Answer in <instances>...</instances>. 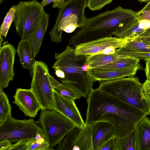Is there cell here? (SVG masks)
<instances>
[{
	"label": "cell",
	"mask_w": 150,
	"mask_h": 150,
	"mask_svg": "<svg viewBox=\"0 0 150 150\" xmlns=\"http://www.w3.org/2000/svg\"><path fill=\"white\" fill-rule=\"evenodd\" d=\"M88 0H72L59 8L55 25L49 33L52 41L59 43L62 41L64 31L71 33L77 28L80 29L87 24L88 18L85 16V10Z\"/></svg>",
	"instance_id": "cell-5"
},
{
	"label": "cell",
	"mask_w": 150,
	"mask_h": 150,
	"mask_svg": "<svg viewBox=\"0 0 150 150\" xmlns=\"http://www.w3.org/2000/svg\"><path fill=\"white\" fill-rule=\"evenodd\" d=\"M16 11V6L13 5L6 13L1 25L0 29V35L5 38L11 25L13 21Z\"/></svg>",
	"instance_id": "cell-26"
},
{
	"label": "cell",
	"mask_w": 150,
	"mask_h": 150,
	"mask_svg": "<svg viewBox=\"0 0 150 150\" xmlns=\"http://www.w3.org/2000/svg\"><path fill=\"white\" fill-rule=\"evenodd\" d=\"M116 137H114L105 143L99 150H115V140Z\"/></svg>",
	"instance_id": "cell-34"
},
{
	"label": "cell",
	"mask_w": 150,
	"mask_h": 150,
	"mask_svg": "<svg viewBox=\"0 0 150 150\" xmlns=\"http://www.w3.org/2000/svg\"><path fill=\"white\" fill-rule=\"evenodd\" d=\"M121 56L123 57H129L137 58L139 60L150 59V52H142L126 50L122 48H119Z\"/></svg>",
	"instance_id": "cell-30"
},
{
	"label": "cell",
	"mask_w": 150,
	"mask_h": 150,
	"mask_svg": "<svg viewBox=\"0 0 150 150\" xmlns=\"http://www.w3.org/2000/svg\"><path fill=\"white\" fill-rule=\"evenodd\" d=\"M81 128L77 127L69 132L63 138L54 150H76V144L78 134Z\"/></svg>",
	"instance_id": "cell-23"
},
{
	"label": "cell",
	"mask_w": 150,
	"mask_h": 150,
	"mask_svg": "<svg viewBox=\"0 0 150 150\" xmlns=\"http://www.w3.org/2000/svg\"><path fill=\"white\" fill-rule=\"evenodd\" d=\"M93 150L92 129L91 125H85L81 128L78 134L76 150Z\"/></svg>",
	"instance_id": "cell-21"
},
{
	"label": "cell",
	"mask_w": 150,
	"mask_h": 150,
	"mask_svg": "<svg viewBox=\"0 0 150 150\" xmlns=\"http://www.w3.org/2000/svg\"><path fill=\"white\" fill-rule=\"evenodd\" d=\"M55 74L56 75L61 79H63L65 77V74L64 72L59 69H55Z\"/></svg>",
	"instance_id": "cell-41"
},
{
	"label": "cell",
	"mask_w": 150,
	"mask_h": 150,
	"mask_svg": "<svg viewBox=\"0 0 150 150\" xmlns=\"http://www.w3.org/2000/svg\"><path fill=\"white\" fill-rule=\"evenodd\" d=\"M44 132L32 119L22 120L8 116L0 125V141L7 139L11 143L35 137L38 132Z\"/></svg>",
	"instance_id": "cell-9"
},
{
	"label": "cell",
	"mask_w": 150,
	"mask_h": 150,
	"mask_svg": "<svg viewBox=\"0 0 150 150\" xmlns=\"http://www.w3.org/2000/svg\"><path fill=\"white\" fill-rule=\"evenodd\" d=\"M150 10V0L148 1L147 4L139 12H143L144 11Z\"/></svg>",
	"instance_id": "cell-42"
},
{
	"label": "cell",
	"mask_w": 150,
	"mask_h": 150,
	"mask_svg": "<svg viewBox=\"0 0 150 150\" xmlns=\"http://www.w3.org/2000/svg\"><path fill=\"white\" fill-rule=\"evenodd\" d=\"M137 36L145 37H150V32H145L141 33Z\"/></svg>",
	"instance_id": "cell-43"
},
{
	"label": "cell",
	"mask_w": 150,
	"mask_h": 150,
	"mask_svg": "<svg viewBox=\"0 0 150 150\" xmlns=\"http://www.w3.org/2000/svg\"><path fill=\"white\" fill-rule=\"evenodd\" d=\"M133 39L129 37H110L102 38L80 44L74 47L76 55L90 56L100 53L105 48L113 47L116 49L123 47Z\"/></svg>",
	"instance_id": "cell-10"
},
{
	"label": "cell",
	"mask_w": 150,
	"mask_h": 150,
	"mask_svg": "<svg viewBox=\"0 0 150 150\" xmlns=\"http://www.w3.org/2000/svg\"><path fill=\"white\" fill-rule=\"evenodd\" d=\"M141 68V65L139 63L135 66L124 69L103 71L90 70L89 71V73L96 81H108L126 76H133Z\"/></svg>",
	"instance_id": "cell-15"
},
{
	"label": "cell",
	"mask_w": 150,
	"mask_h": 150,
	"mask_svg": "<svg viewBox=\"0 0 150 150\" xmlns=\"http://www.w3.org/2000/svg\"><path fill=\"white\" fill-rule=\"evenodd\" d=\"M135 131L123 137H116L115 150H135Z\"/></svg>",
	"instance_id": "cell-24"
},
{
	"label": "cell",
	"mask_w": 150,
	"mask_h": 150,
	"mask_svg": "<svg viewBox=\"0 0 150 150\" xmlns=\"http://www.w3.org/2000/svg\"><path fill=\"white\" fill-rule=\"evenodd\" d=\"M54 110L70 120L76 127L82 128L85 125L74 99L60 95L54 89Z\"/></svg>",
	"instance_id": "cell-12"
},
{
	"label": "cell",
	"mask_w": 150,
	"mask_h": 150,
	"mask_svg": "<svg viewBox=\"0 0 150 150\" xmlns=\"http://www.w3.org/2000/svg\"><path fill=\"white\" fill-rule=\"evenodd\" d=\"M16 51L14 46L7 41L0 47V87L8 86L14 76L13 66Z\"/></svg>",
	"instance_id": "cell-11"
},
{
	"label": "cell",
	"mask_w": 150,
	"mask_h": 150,
	"mask_svg": "<svg viewBox=\"0 0 150 150\" xmlns=\"http://www.w3.org/2000/svg\"><path fill=\"white\" fill-rule=\"evenodd\" d=\"M146 31V32H150V28H149Z\"/></svg>",
	"instance_id": "cell-47"
},
{
	"label": "cell",
	"mask_w": 150,
	"mask_h": 150,
	"mask_svg": "<svg viewBox=\"0 0 150 150\" xmlns=\"http://www.w3.org/2000/svg\"><path fill=\"white\" fill-rule=\"evenodd\" d=\"M118 48L116 49L115 52L110 54H97L88 56L86 62L90 66V70L92 69L115 61L122 57Z\"/></svg>",
	"instance_id": "cell-20"
},
{
	"label": "cell",
	"mask_w": 150,
	"mask_h": 150,
	"mask_svg": "<svg viewBox=\"0 0 150 150\" xmlns=\"http://www.w3.org/2000/svg\"><path fill=\"white\" fill-rule=\"evenodd\" d=\"M4 1V0H0V4L2 3Z\"/></svg>",
	"instance_id": "cell-46"
},
{
	"label": "cell",
	"mask_w": 150,
	"mask_h": 150,
	"mask_svg": "<svg viewBox=\"0 0 150 150\" xmlns=\"http://www.w3.org/2000/svg\"><path fill=\"white\" fill-rule=\"evenodd\" d=\"M29 139H21L13 144L8 150H26L27 143Z\"/></svg>",
	"instance_id": "cell-32"
},
{
	"label": "cell",
	"mask_w": 150,
	"mask_h": 150,
	"mask_svg": "<svg viewBox=\"0 0 150 150\" xmlns=\"http://www.w3.org/2000/svg\"><path fill=\"white\" fill-rule=\"evenodd\" d=\"M90 125L92 129L93 150H99L105 143L115 137L113 126L108 122H98Z\"/></svg>",
	"instance_id": "cell-14"
},
{
	"label": "cell",
	"mask_w": 150,
	"mask_h": 150,
	"mask_svg": "<svg viewBox=\"0 0 150 150\" xmlns=\"http://www.w3.org/2000/svg\"><path fill=\"white\" fill-rule=\"evenodd\" d=\"M52 2H53V8L57 7L59 8L62 6L66 3L64 0H43L41 3L44 7Z\"/></svg>",
	"instance_id": "cell-33"
},
{
	"label": "cell",
	"mask_w": 150,
	"mask_h": 150,
	"mask_svg": "<svg viewBox=\"0 0 150 150\" xmlns=\"http://www.w3.org/2000/svg\"><path fill=\"white\" fill-rule=\"evenodd\" d=\"M3 41L2 37V36L0 35V47L1 46L2 42Z\"/></svg>",
	"instance_id": "cell-44"
},
{
	"label": "cell",
	"mask_w": 150,
	"mask_h": 150,
	"mask_svg": "<svg viewBox=\"0 0 150 150\" xmlns=\"http://www.w3.org/2000/svg\"><path fill=\"white\" fill-rule=\"evenodd\" d=\"M16 6L13 22L17 34L21 40H30L39 25L44 7L37 0L21 1Z\"/></svg>",
	"instance_id": "cell-6"
},
{
	"label": "cell",
	"mask_w": 150,
	"mask_h": 150,
	"mask_svg": "<svg viewBox=\"0 0 150 150\" xmlns=\"http://www.w3.org/2000/svg\"><path fill=\"white\" fill-rule=\"evenodd\" d=\"M98 81V90L142 111L147 116L150 114V102L137 77L131 76Z\"/></svg>",
	"instance_id": "cell-4"
},
{
	"label": "cell",
	"mask_w": 150,
	"mask_h": 150,
	"mask_svg": "<svg viewBox=\"0 0 150 150\" xmlns=\"http://www.w3.org/2000/svg\"><path fill=\"white\" fill-rule=\"evenodd\" d=\"M71 0H65V2H68V1H71Z\"/></svg>",
	"instance_id": "cell-48"
},
{
	"label": "cell",
	"mask_w": 150,
	"mask_h": 150,
	"mask_svg": "<svg viewBox=\"0 0 150 150\" xmlns=\"http://www.w3.org/2000/svg\"><path fill=\"white\" fill-rule=\"evenodd\" d=\"M50 75L47 65L41 61H35L30 89L41 105V110L54 108V88Z\"/></svg>",
	"instance_id": "cell-8"
},
{
	"label": "cell",
	"mask_w": 150,
	"mask_h": 150,
	"mask_svg": "<svg viewBox=\"0 0 150 150\" xmlns=\"http://www.w3.org/2000/svg\"><path fill=\"white\" fill-rule=\"evenodd\" d=\"M0 94V125L8 116L11 115V107L7 95L4 92Z\"/></svg>",
	"instance_id": "cell-27"
},
{
	"label": "cell",
	"mask_w": 150,
	"mask_h": 150,
	"mask_svg": "<svg viewBox=\"0 0 150 150\" xmlns=\"http://www.w3.org/2000/svg\"><path fill=\"white\" fill-rule=\"evenodd\" d=\"M140 61L138 59L133 57H125L114 62L91 69L95 71H103L126 69L135 66Z\"/></svg>",
	"instance_id": "cell-19"
},
{
	"label": "cell",
	"mask_w": 150,
	"mask_h": 150,
	"mask_svg": "<svg viewBox=\"0 0 150 150\" xmlns=\"http://www.w3.org/2000/svg\"><path fill=\"white\" fill-rule=\"evenodd\" d=\"M122 47L131 51L150 52V44L134 40L133 39Z\"/></svg>",
	"instance_id": "cell-28"
},
{
	"label": "cell",
	"mask_w": 150,
	"mask_h": 150,
	"mask_svg": "<svg viewBox=\"0 0 150 150\" xmlns=\"http://www.w3.org/2000/svg\"><path fill=\"white\" fill-rule=\"evenodd\" d=\"M88 57L76 55L75 49L68 45L61 53H55V62L52 67L55 70L59 69L64 72L65 78L60 79L62 83H69L86 98L96 81L89 71H84L82 69Z\"/></svg>",
	"instance_id": "cell-3"
},
{
	"label": "cell",
	"mask_w": 150,
	"mask_h": 150,
	"mask_svg": "<svg viewBox=\"0 0 150 150\" xmlns=\"http://www.w3.org/2000/svg\"><path fill=\"white\" fill-rule=\"evenodd\" d=\"M38 122L52 150L69 132L76 127L70 120L54 110H42Z\"/></svg>",
	"instance_id": "cell-7"
},
{
	"label": "cell",
	"mask_w": 150,
	"mask_h": 150,
	"mask_svg": "<svg viewBox=\"0 0 150 150\" xmlns=\"http://www.w3.org/2000/svg\"><path fill=\"white\" fill-rule=\"evenodd\" d=\"M52 150L47 140L43 141L37 140L35 137L29 139L28 142L26 150Z\"/></svg>",
	"instance_id": "cell-29"
},
{
	"label": "cell",
	"mask_w": 150,
	"mask_h": 150,
	"mask_svg": "<svg viewBox=\"0 0 150 150\" xmlns=\"http://www.w3.org/2000/svg\"><path fill=\"white\" fill-rule=\"evenodd\" d=\"M137 12L120 6L88 18L85 26L77 31L68 41L73 47L83 42L100 38L112 37L133 23Z\"/></svg>",
	"instance_id": "cell-2"
},
{
	"label": "cell",
	"mask_w": 150,
	"mask_h": 150,
	"mask_svg": "<svg viewBox=\"0 0 150 150\" xmlns=\"http://www.w3.org/2000/svg\"><path fill=\"white\" fill-rule=\"evenodd\" d=\"M113 0H88L86 7L91 11L99 10Z\"/></svg>",
	"instance_id": "cell-31"
},
{
	"label": "cell",
	"mask_w": 150,
	"mask_h": 150,
	"mask_svg": "<svg viewBox=\"0 0 150 150\" xmlns=\"http://www.w3.org/2000/svg\"><path fill=\"white\" fill-rule=\"evenodd\" d=\"M12 144V143L6 139L0 141V150H8Z\"/></svg>",
	"instance_id": "cell-37"
},
{
	"label": "cell",
	"mask_w": 150,
	"mask_h": 150,
	"mask_svg": "<svg viewBox=\"0 0 150 150\" xmlns=\"http://www.w3.org/2000/svg\"><path fill=\"white\" fill-rule=\"evenodd\" d=\"M146 31L141 27L139 21L137 19L132 24L125 29L117 32L114 34L117 37H129L133 38Z\"/></svg>",
	"instance_id": "cell-25"
},
{
	"label": "cell",
	"mask_w": 150,
	"mask_h": 150,
	"mask_svg": "<svg viewBox=\"0 0 150 150\" xmlns=\"http://www.w3.org/2000/svg\"><path fill=\"white\" fill-rule=\"evenodd\" d=\"M49 77L54 89L60 95L75 100L79 99L82 97L79 93L68 84L60 83L50 75Z\"/></svg>",
	"instance_id": "cell-22"
},
{
	"label": "cell",
	"mask_w": 150,
	"mask_h": 150,
	"mask_svg": "<svg viewBox=\"0 0 150 150\" xmlns=\"http://www.w3.org/2000/svg\"><path fill=\"white\" fill-rule=\"evenodd\" d=\"M16 51L22 66L25 69H29L32 76L35 61L30 40H21Z\"/></svg>",
	"instance_id": "cell-17"
},
{
	"label": "cell",
	"mask_w": 150,
	"mask_h": 150,
	"mask_svg": "<svg viewBox=\"0 0 150 150\" xmlns=\"http://www.w3.org/2000/svg\"><path fill=\"white\" fill-rule=\"evenodd\" d=\"M116 48L113 47H110L105 48L100 53V54H110L114 53Z\"/></svg>",
	"instance_id": "cell-40"
},
{
	"label": "cell",
	"mask_w": 150,
	"mask_h": 150,
	"mask_svg": "<svg viewBox=\"0 0 150 150\" xmlns=\"http://www.w3.org/2000/svg\"><path fill=\"white\" fill-rule=\"evenodd\" d=\"M135 150H150V120L146 116L135 130Z\"/></svg>",
	"instance_id": "cell-16"
},
{
	"label": "cell",
	"mask_w": 150,
	"mask_h": 150,
	"mask_svg": "<svg viewBox=\"0 0 150 150\" xmlns=\"http://www.w3.org/2000/svg\"><path fill=\"white\" fill-rule=\"evenodd\" d=\"M85 124L108 122L113 126L116 137L125 136L135 130L146 114L142 111L97 88L87 98Z\"/></svg>",
	"instance_id": "cell-1"
},
{
	"label": "cell",
	"mask_w": 150,
	"mask_h": 150,
	"mask_svg": "<svg viewBox=\"0 0 150 150\" xmlns=\"http://www.w3.org/2000/svg\"><path fill=\"white\" fill-rule=\"evenodd\" d=\"M142 85L145 96L150 102V79H146Z\"/></svg>",
	"instance_id": "cell-36"
},
{
	"label": "cell",
	"mask_w": 150,
	"mask_h": 150,
	"mask_svg": "<svg viewBox=\"0 0 150 150\" xmlns=\"http://www.w3.org/2000/svg\"><path fill=\"white\" fill-rule=\"evenodd\" d=\"M134 40L150 44V37H145L136 36L133 38Z\"/></svg>",
	"instance_id": "cell-39"
},
{
	"label": "cell",
	"mask_w": 150,
	"mask_h": 150,
	"mask_svg": "<svg viewBox=\"0 0 150 150\" xmlns=\"http://www.w3.org/2000/svg\"><path fill=\"white\" fill-rule=\"evenodd\" d=\"M136 18L140 21L142 20H146L150 21V10L143 12H137Z\"/></svg>",
	"instance_id": "cell-35"
},
{
	"label": "cell",
	"mask_w": 150,
	"mask_h": 150,
	"mask_svg": "<svg viewBox=\"0 0 150 150\" xmlns=\"http://www.w3.org/2000/svg\"><path fill=\"white\" fill-rule=\"evenodd\" d=\"M49 18V15L45 11L39 26L30 39L34 58L39 52L44 36L48 27Z\"/></svg>",
	"instance_id": "cell-18"
},
{
	"label": "cell",
	"mask_w": 150,
	"mask_h": 150,
	"mask_svg": "<svg viewBox=\"0 0 150 150\" xmlns=\"http://www.w3.org/2000/svg\"><path fill=\"white\" fill-rule=\"evenodd\" d=\"M146 62V66L145 71L147 79H150V59L145 60Z\"/></svg>",
	"instance_id": "cell-38"
},
{
	"label": "cell",
	"mask_w": 150,
	"mask_h": 150,
	"mask_svg": "<svg viewBox=\"0 0 150 150\" xmlns=\"http://www.w3.org/2000/svg\"><path fill=\"white\" fill-rule=\"evenodd\" d=\"M139 2H147L149 1L150 0H138Z\"/></svg>",
	"instance_id": "cell-45"
},
{
	"label": "cell",
	"mask_w": 150,
	"mask_h": 150,
	"mask_svg": "<svg viewBox=\"0 0 150 150\" xmlns=\"http://www.w3.org/2000/svg\"><path fill=\"white\" fill-rule=\"evenodd\" d=\"M16 104L26 116L35 117L42 107L31 89L18 88L13 96Z\"/></svg>",
	"instance_id": "cell-13"
}]
</instances>
